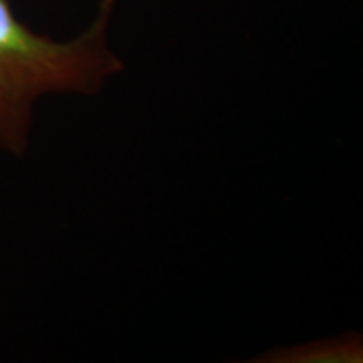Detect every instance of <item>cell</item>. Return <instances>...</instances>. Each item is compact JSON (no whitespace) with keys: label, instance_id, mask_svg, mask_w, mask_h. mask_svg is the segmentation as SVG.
Here are the masks:
<instances>
[{"label":"cell","instance_id":"6da1fadb","mask_svg":"<svg viewBox=\"0 0 363 363\" xmlns=\"http://www.w3.org/2000/svg\"><path fill=\"white\" fill-rule=\"evenodd\" d=\"M117 0H101L89 25L55 39L26 25L11 0H0V152L25 157L33 145L37 107L51 95L97 97L125 71L111 45Z\"/></svg>","mask_w":363,"mask_h":363}]
</instances>
